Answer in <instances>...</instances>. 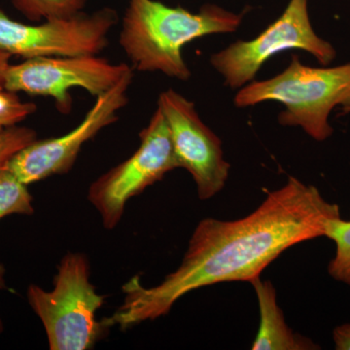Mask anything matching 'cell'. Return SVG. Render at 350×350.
Returning <instances> with one entry per match:
<instances>
[{
	"mask_svg": "<svg viewBox=\"0 0 350 350\" xmlns=\"http://www.w3.org/2000/svg\"><path fill=\"white\" fill-rule=\"evenodd\" d=\"M336 349L350 350V323L338 326L333 332Z\"/></svg>",
	"mask_w": 350,
	"mask_h": 350,
	"instance_id": "obj_17",
	"label": "cell"
},
{
	"mask_svg": "<svg viewBox=\"0 0 350 350\" xmlns=\"http://www.w3.org/2000/svg\"><path fill=\"white\" fill-rule=\"evenodd\" d=\"M36 105L21 100L18 94L0 90V131L19 125L23 120L36 111Z\"/></svg>",
	"mask_w": 350,
	"mask_h": 350,
	"instance_id": "obj_16",
	"label": "cell"
},
{
	"mask_svg": "<svg viewBox=\"0 0 350 350\" xmlns=\"http://www.w3.org/2000/svg\"><path fill=\"white\" fill-rule=\"evenodd\" d=\"M137 151L91 184L88 199L100 213L105 229L119 224L126 202L178 167L169 126L157 107L139 133Z\"/></svg>",
	"mask_w": 350,
	"mask_h": 350,
	"instance_id": "obj_7",
	"label": "cell"
},
{
	"mask_svg": "<svg viewBox=\"0 0 350 350\" xmlns=\"http://www.w3.org/2000/svg\"><path fill=\"white\" fill-rule=\"evenodd\" d=\"M118 21V14L110 7L36 25L11 19L0 9V50L24 59L100 55Z\"/></svg>",
	"mask_w": 350,
	"mask_h": 350,
	"instance_id": "obj_6",
	"label": "cell"
},
{
	"mask_svg": "<svg viewBox=\"0 0 350 350\" xmlns=\"http://www.w3.org/2000/svg\"><path fill=\"white\" fill-rule=\"evenodd\" d=\"M133 79L131 69L109 91L96 98L79 125L61 137L34 140L11 159L6 169L27 186L53 175L68 174L84 144L119 119L128 103Z\"/></svg>",
	"mask_w": 350,
	"mask_h": 350,
	"instance_id": "obj_9",
	"label": "cell"
},
{
	"mask_svg": "<svg viewBox=\"0 0 350 350\" xmlns=\"http://www.w3.org/2000/svg\"><path fill=\"white\" fill-rule=\"evenodd\" d=\"M157 107L169 126L178 167L192 175L200 200L211 199L224 188L231 167L222 142L202 121L195 103L175 90L162 92Z\"/></svg>",
	"mask_w": 350,
	"mask_h": 350,
	"instance_id": "obj_10",
	"label": "cell"
},
{
	"mask_svg": "<svg viewBox=\"0 0 350 350\" xmlns=\"http://www.w3.org/2000/svg\"><path fill=\"white\" fill-rule=\"evenodd\" d=\"M288 50L305 51L322 66H328L337 57L335 47L313 29L308 0H289L282 15L257 38L232 43L213 54L209 63L225 86L239 91L254 81L271 57Z\"/></svg>",
	"mask_w": 350,
	"mask_h": 350,
	"instance_id": "obj_5",
	"label": "cell"
},
{
	"mask_svg": "<svg viewBox=\"0 0 350 350\" xmlns=\"http://www.w3.org/2000/svg\"><path fill=\"white\" fill-rule=\"evenodd\" d=\"M6 269L4 265L0 262V289H7V283L5 280ZM3 331V324H2L1 319H0V333Z\"/></svg>",
	"mask_w": 350,
	"mask_h": 350,
	"instance_id": "obj_19",
	"label": "cell"
},
{
	"mask_svg": "<svg viewBox=\"0 0 350 350\" xmlns=\"http://www.w3.org/2000/svg\"><path fill=\"white\" fill-rule=\"evenodd\" d=\"M243 20V14L216 4L191 12L158 0H128L119 43L133 68L188 81L192 71L182 54L184 46L204 36L234 33Z\"/></svg>",
	"mask_w": 350,
	"mask_h": 350,
	"instance_id": "obj_2",
	"label": "cell"
},
{
	"mask_svg": "<svg viewBox=\"0 0 350 350\" xmlns=\"http://www.w3.org/2000/svg\"><path fill=\"white\" fill-rule=\"evenodd\" d=\"M349 112H350V110H349Z\"/></svg>",
	"mask_w": 350,
	"mask_h": 350,
	"instance_id": "obj_20",
	"label": "cell"
},
{
	"mask_svg": "<svg viewBox=\"0 0 350 350\" xmlns=\"http://www.w3.org/2000/svg\"><path fill=\"white\" fill-rule=\"evenodd\" d=\"M36 139V131L27 126L16 125L0 131V170L6 169L18 152Z\"/></svg>",
	"mask_w": 350,
	"mask_h": 350,
	"instance_id": "obj_15",
	"label": "cell"
},
{
	"mask_svg": "<svg viewBox=\"0 0 350 350\" xmlns=\"http://www.w3.org/2000/svg\"><path fill=\"white\" fill-rule=\"evenodd\" d=\"M27 296L42 322L51 350L93 349L108 330L96 319L105 297L90 282V262L83 253L64 255L52 290L31 284Z\"/></svg>",
	"mask_w": 350,
	"mask_h": 350,
	"instance_id": "obj_4",
	"label": "cell"
},
{
	"mask_svg": "<svg viewBox=\"0 0 350 350\" xmlns=\"http://www.w3.org/2000/svg\"><path fill=\"white\" fill-rule=\"evenodd\" d=\"M259 303V330L252 345L253 350H308L319 349L312 340L294 333L285 322L282 308L276 301V292L271 282L253 280Z\"/></svg>",
	"mask_w": 350,
	"mask_h": 350,
	"instance_id": "obj_11",
	"label": "cell"
},
{
	"mask_svg": "<svg viewBox=\"0 0 350 350\" xmlns=\"http://www.w3.org/2000/svg\"><path fill=\"white\" fill-rule=\"evenodd\" d=\"M10 55L0 50V90L4 89L7 71L10 66Z\"/></svg>",
	"mask_w": 350,
	"mask_h": 350,
	"instance_id": "obj_18",
	"label": "cell"
},
{
	"mask_svg": "<svg viewBox=\"0 0 350 350\" xmlns=\"http://www.w3.org/2000/svg\"><path fill=\"white\" fill-rule=\"evenodd\" d=\"M265 101L282 103L278 121L283 126H299L317 142L334 133L330 115L336 107L350 110V63L312 68L292 57L282 72L262 81L250 83L237 92V107H254Z\"/></svg>",
	"mask_w": 350,
	"mask_h": 350,
	"instance_id": "obj_3",
	"label": "cell"
},
{
	"mask_svg": "<svg viewBox=\"0 0 350 350\" xmlns=\"http://www.w3.org/2000/svg\"><path fill=\"white\" fill-rule=\"evenodd\" d=\"M325 237L336 244L335 257L328 266L329 275L350 285V220L332 219L327 225Z\"/></svg>",
	"mask_w": 350,
	"mask_h": 350,
	"instance_id": "obj_13",
	"label": "cell"
},
{
	"mask_svg": "<svg viewBox=\"0 0 350 350\" xmlns=\"http://www.w3.org/2000/svg\"><path fill=\"white\" fill-rule=\"evenodd\" d=\"M131 69L129 64L111 63L100 55L36 57L10 64L4 89L52 98L59 112L68 114L72 110V90H85L98 98L114 87Z\"/></svg>",
	"mask_w": 350,
	"mask_h": 350,
	"instance_id": "obj_8",
	"label": "cell"
},
{
	"mask_svg": "<svg viewBox=\"0 0 350 350\" xmlns=\"http://www.w3.org/2000/svg\"><path fill=\"white\" fill-rule=\"evenodd\" d=\"M33 198L27 185L7 169L0 170V220L6 216L32 215Z\"/></svg>",
	"mask_w": 350,
	"mask_h": 350,
	"instance_id": "obj_12",
	"label": "cell"
},
{
	"mask_svg": "<svg viewBox=\"0 0 350 350\" xmlns=\"http://www.w3.org/2000/svg\"><path fill=\"white\" fill-rule=\"evenodd\" d=\"M13 6L31 22L68 17L84 10L88 0H11Z\"/></svg>",
	"mask_w": 350,
	"mask_h": 350,
	"instance_id": "obj_14",
	"label": "cell"
},
{
	"mask_svg": "<svg viewBox=\"0 0 350 350\" xmlns=\"http://www.w3.org/2000/svg\"><path fill=\"white\" fill-rule=\"evenodd\" d=\"M338 217V204L327 202L315 186L289 176L250 215L200 221L178 269L154 287L144 286L138 276L131 278L123 286V304L103 323L126 330L165 317L182 296L199 288L252 282L283 251L325 237L329 221Z\"/></svg>",
	"mask_w": 350,
	"mask_h": 350,
	"instance_id": "obj_1",
	"label": "cell"
}]
</instances>
